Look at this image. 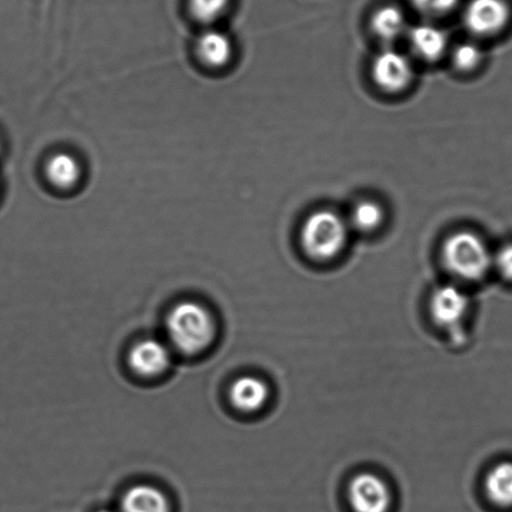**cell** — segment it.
<instances>
[{
	"label": "cell",
	"mask_w": 512,
	"mask_h": 512,
	"mask_svg": "<svg viewBox=\"0 0 512 512\" xmlns=\"http://www.w3.org/2000/svg\"><path fill=\"white\" fill-rule=\"evenodd\" d=\"M408 39L411 50L426 62H435L448 49V34L433 23L424 22L409 29Z\"/></svg>",
	"instance_id": "obj_11"
},
{
	"label": "cell",
	"mask_w": 512,
	"mask_h": 512,
	"mask_svg": "<svg viewBox=\"0 0 512 512\" xmlns=\"http://www.w3.org/2000/svg\"><path fill=\"white\" fill-rule=\"evenodd\" d=\"M232 4L233 0H187L190 17L207 28L222 20Z\"/></svg>",
	"instance_id": "obj_16"
},
{
	"label": "cell",
	"mask_w": 512,
	"mask_h": 512,
	"mask_svg": "<svg viewBox=\"0 0 512 512\" xmlns=\"http://www.w3.org/2000/svg\"><path fill=\"white\" fill-rule=\"evenodd\" d=\"M349 501L354 512H389L393 495L379 475L361 473L351 480Z\"/></svg>",
	"instance_id": "obj_7"
},
{
	"label": "cell",
	"mask_w": 512,
	"mask_h": 512,
	"mask_svg": "<svg viewBox=\"0 0 512 512\" xmlns=\"http://www.w3.org/2000/svg\"><path fill=\"white\" fill-rule=\"evenodd\" d=\"M123 512H169V501L162 491L150 485H135L124 494Z\"/></svg>",
	"instance_id": "obj_14"
},
{
	"label": "cell",
	"mask_w": 512,
	"mask_h": 512,
	"mask_svg": "<svg viewBox=\"0 0 512 512\" xmlns=\"http://www.w3.org/2000/svg\"><path fill=\"white\" fill-rule=\"evenodd\" d=\"M349 238V224L329 209L316 210L305 219L300 232L304 253L316 261L333 260L343 252Z\"/></svg>",
	"instance_id": "obj_3"
},
{
	"label": "cell",
	"mask_w": 512,
	"mask_h": 512,
	"mask_svg": "<svg viewBox=\"0 0 512 512\" xmlns=\"http://www.w3.org/2000/svg\"><path fill=\"white\" fill-rule=\"evenodd\" d=\"M167 331L175 348L184 354H197L212 343L215 326L203 305L187 300L169 311Z\"/></svg>",
	"instance_id": "obj_2"
},
{
	"label": "cell",
	"mask_w": 512,
	"mask_h": 512,
	"mask_svg": "<svg viewBox=\"0 0 512 512\" xmlns=\"http://www.w3.org/2000/svg\"><path fill=\"white\" fill-rule=\"evenodd\" d=\"M453 62L460 72H471L483 62V50L473 42L461 43L454 49Z\"/></svg>",
	"instance_id": "obj_18"
},
{
	"label": "cell",
	"mask_w": 512,
	"mask_h": 512,
	"mask_svg": "<svg viewBox=\"0 0 512 512\" xmlns=\"http://www.w3.org/2000/svg\"><path fill=\"white\" fill-rule=\"evenodd\" d=\"M383 222L384 209L373 200H363L351 210L350 225L359 232H374Z\"/></svg>",
	"instance_id": "obj_17"
},
{
	"label": "cell",
	"mask_w": 512,
	"mask_h": 512,
	"mask_svg": "<svg viewBox=\"0 0 512 512\" xmlns=\"http://www.w3.org/2000/svg\"><path fill=\"white\" fill-rule=\"evenodd\" d=\"M510 5L506 0H469L463 12L465 28L476 37H491L509 24Z\"/></svg>",
	"instance_id": "obj_5"
},
{
	"label": "cell",
	"mask_w": 512,
	"mask_h": 512,
	"mask_svg": "<svg viewBox=\"0 0 512 512\" xmlns=\"http://www.w3.org/2000/svg\"><path fill=\"white\" fill-rule=\"evenodd\" d=\"M470 300L458 285L445 284L434 290L430 300V313L434 323L449 333L461 336V323L468 314Z\"/></svg>",
	"instance_id": "obj_4"
},
{
	"label": "cell",
	"mask_w": 512,
	"mask_h": 512,
	"mask_svg": "<svg viewBox=\"0 0 512 512\" xmlns=\"http://www.w3.org/2000/svg\"><path fill=\"white\" fill-rule=\"evenodd\" d=\"M441 259L445 268L456 278L478 281L493 268L494 254L478 234L463 230L446 238Z\"/></svg>",
	"instance_id": "obj_1"
},
{
	"label": "cell",
	"mask_w": 512,
	"mask_h": 512,
	"mask_svg": "<svg viewBox=\"0 0 512 512\" xmlns=\"http://www.w3.org/2000/svg\"><path fill=\"white\" fill-rule=\"evenodd\" d=\"M170 351L168 346L158 339H144L135 344L129 353V365L134 373L145 376H157L168 369Z\"/></svg>",
	"instance_id": "obj_9"
},
{
	"label": "cell",
	"mask_w": 512,
	"mask_h": 512,
	"mask_svg": "<svg viewBox=\"0 0 512 512\" xmlns=\"http://www.w3.org/2000/svg\"><path fill=\"white\" fill-rule=\"evenodd\" d=\"M195 54L205 68L224 70L233 62L234 43L223 30L208 27L195 42Z\"/></svg>",
	"instance_id": "obj_8"
},
{
	"label": "cell",
	"mask_w": 512,
	"mask_h": 512,
	"mask_svg": "<svg viewBox=\"0 0 512 512\" xmlns=\"http://www.w3.org/2000/svg\"><path fill=\"white\" fill-rule=\"evenodd\" d=\"M493 268L498 270L504 279L512 281V244L505 245L494 254Z\"/></svg>",
	"instance_id": "obj_20"
},
{
	"label": "cell",
	"mask_w": 512,
	"mask_h": 512,
	"mask_svg": "<svg viewBox=\"0 0 512 512\" xmlns=\"http://www.w3.org/2000/svg\"><path fill=\"white\" fill-rule=\"evenodd\" d=\"M371 74L376 85L386 93H400L414 80V67L408 55L388 48L376 55Z\"/></svg>",
	"instance_id": "obj_6"
},
{
	"label": "cell",
	"mask_w": 512,
	"mask_h": 512,
	"mask_svg": "<svg viewBox=\"0 0 512 512\" xmlns=\"http://www.w3.org/2000/svg\"><path fill=\"white\" fill-rule=\"evenodd\" d=\"M229 396L234 408L243 413H255L268 403L270 390L264 380L244 375L234 381Z\"/></svg>",
	"instance_id": "obj_12"
},
{
	"label": "cell",
	"mask_w": 512,
	"mask_h": 512,
	"mask_svg": "<svg viewBox=\"0 0 512 512\" xmlns=\"http://www.w3.org/2000/svg\"><path fill=\"white\" fill-rule=\"evenodd\" d=\"M98 512H113V511H109V510H102V511H98Z\"/></svg>",
	"instance_id": "obj_21"
},
{
	"label": "cell",
	"mask_w": 512,
	"mask_h": 512,
	"mask_svg": "<svg viewBox=\"0 0 512 512\" xmlns=\"http://www.w3.org/2000/svg\"><path fill=\"white\" fill-rule=\"evenodd\" d=\"M419 14L426 18H439L454 12L461 0H410Z\"/></svg>",
	"instance_id": "obj_19"
},
{
	"label": "cell",
	"mask_w": 512,
	"mask_h": 512,
	"mask_svg": "<svg viewBox=\"0 0 512 512\" xmlns=\"http://www.w3.org/2000/svg\"><path fill=\"white\" fill-rule=\"evenodd\" d=\"M485 491L488 498L501 508L512 506V463L505 461L494 466L486 475Z\"/></svg>",
	"instance_id": "obj_15"
},
{
	"label": "cell",
	"mask_w": 512,
	"mask_h": 512,
	"mask_svg": "<svg viewBox=\"0 0 512 512\" xmlns=\"http://www.w3.org/2000/svg\"><path fill=\"white\" fill-rule=\"evenodd\" d=\"M373 33L385 43H394L408 35L409 24L405 13L395 5H383L375 10L370 19Z\"/></svg>",
	"instance_id": "obj_13"
},
{
	"label": "cell",
	"mask_w": 512,
	"mask_h": 512,
	"mask_svg": "<svg viewBox=\"0 0 512 512\" xmlns=\"http://www.w3.org/2000/svg\"><path fill=\"white\" fill-rule=\"evenodd\" d=\"M44 174L50 185L60 192H72L82 183L84 169L77 155L57 152L44 165Z\"/></svg>",
	"instance_id": "obj_10"
}]
</instances>
